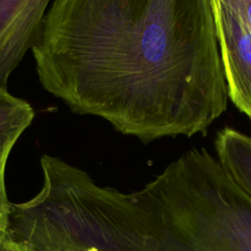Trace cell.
Instances as JSON below:
<instances>
[{
  "label": "cell",
  "mask_w": 251,
  "mask_h": 251,
  "mask_svg": "<svg viewBox=\"0 0 251 251\" xmlns=\"http://www.w3.org/2000/svg\"><path fill=\"white\" fill-rule=\"evenodd\" d=\"M30 51L49 94L144 144L227 110L211 0H52Z\"/></svg>",
  "instance_id": "cell-1"
},
{
  "label": "cell",
  "mask_w": 251,
  "mask_h": 251,
  "mask_svg": "<svg viewBox=\"0 0 251 251\" xmlns=\"http://www.w3.org/2000/svg\"><path fill=\"white\" fill-rule=\"evenodd\" d=\"M145 251H251V198L206 148H192L131 193Z\"/></svg>",
  "instance_id": "cell-2"
},
{
  "label": "cell",
  "mask_w": 251,
  "mask_h": 251,
  "mask_svg": "<svg viewBox=\"0 0 251 251\" xmlns=\"http://www.w3.org/2000/svg\"><path fill=\"white\" fill-rule=\"evenodd\" d=\"M214 145L222 167L251 198V136L226 126L217 132Z\"/></svg>",
  "instance_id": "cell-5"
},
{
  "label": "cell",
  "mask_w": 251,
  "mask_h": 251,
  "mask_svg": "<svg viewBox=\"0 0 251 251\" xmlns=\"http://www.w3.org/2000/svg\"><path fill=\"white\" fill-rule=\"evenodd\" d=\"M0 251H34V249L28 242L15 239L8 234L0 247Z\"/></svg>",
  "instance_id": "cell-8"
},
{
  "label": "cell",
  "mask_w": 251,
  "mask_h": 251,
  "mask_svg": "<svg viewBox=\"0 0 251 251\" xmlns=\"http://www.w3.org/2000/svg\"><path fill=\"white\" fill-rule=\"evenodd\" d=\"M211 3L228 99L251 120V32L236 7Z\"/></svg>",
  "instance_id": "cell-3"
},
{
  "label": "cell",
  "mask_w": 251,
  "mask_h": 251,
  "mask_svg": "<svg viewBox=\"0 0 251 251\" xmlns=\"http://www.w3.org/2000/svg\"><path fill=\"white\" fill-rule=\"evenodd\" d=\"M35 117L32 106L0 87V161L8 158L23 132Z\"/></svg>",
  "instance_id": "cell-6"
},
{
  "label": "cell",
  "mask_w": 251,
  "mask_h": 251,
  "mask_svg": "<svg viewBox=\"0 0 251 251\" xmlns=\"http://www.w3.org/2000/svg\"><path fill=\"white\" fill-rule=\"evenodd\" d=\"M8 158L0 161V247L9 234L12 203L8 200L5 185V170Z\"/></svg>",
  "instance_id": "cell-7"
},
{
  "label": "cell",
  "mask_w": 251,
  "mask_h": 251,
  "mask_svg": "<svg viewBox=\"0 0 251 251\" xmlns=\"http://www.w3.org/2000/svg\"><path fill=\"white\" fill-rule=\"evenodd\" d=\"M223 1L226 2V3H228V4L232 5V6H234L236 8L240 7L242 5V3H243V0H223Z\"/></svg>",
  "instance_id": "cell-9"
},
{
  "label": "cell",
  "mask_w": 251,
  "mask_h": 251,
  "mask_svg": "<svg viewBox=\"0 0 251 251\" xmlns=\"http://www.w3.org/2000/svg\"><path fill=\"white\" fill-rule=\"evenodd\" d=\"M52 0H0V87L31 49Z\"/></svg>",
  "instance_id": "cell-4"
}]
</instances>
